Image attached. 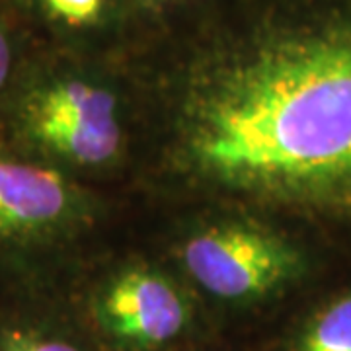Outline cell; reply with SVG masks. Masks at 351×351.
I'll return each mask as SVG.
<instances>
[{
  "instance_id": "7a4b0ae2",
  "label": "cell",
  "mask_w": 351,
  "mask_h": 351,
  "mask_svg": "<svg viewBox=\"0 0 351 351\" xmlns=\"http://www.w3.org/2000/svg\"><path fill=\"white\" fill-rule=\"evenodd\" d=\"M22 127L41 149L78 164L110 160L121 138L112 92L80 78L36 88L22 106Z\"/></svg>"
},
{
  "instance_id": "52a82bcc",
  "label": "cell",
  "mask_w": 351,
  "mask_h": 351,
  "mask_svg": "<svg viewBox=\"0 0 351 351\" xmlns=\"http://www.w3.org/2000/svg\"><path fill=\"white\" fill-rule=\"evenodd\" d=\"M43 14L64 27H88L104 12V0H38Z\"/></svg>"
},
{
  "instance_id": "5b68a950",
  "label": "cell",
  "mask_w": 351,
  "mask_h": 351,
  "mask_svg": "<svg viewBox=\"0 0 351 351\" xmlns=\"http://www.w3.org/2000/svg\"><path fill=\"white\" fill-rule=\"evenodd\" d=\"M101 311L115 334L137 343H162L184 328L186 306L166 279L129 271L113 283Z\"/></svg>"
},
{
  "instance_id": "9c48e42d",
  "label": "cell",
  "mask_w": 351,
  "mask_h": 351,
  "mask_svg": "<svg viewBox=\"0 0 351 351\" xmlns=\"http://www.w3.org/2000/svg\"><path fill=\"white\" fill-rule=\"evenodd\" d=\"M14 64V47L10 34L4 25V20L0 16V90L8 82Z\"/></svg>"
},
{
  "instance_id": "3957f363",
  "label": "cell",
  "mask_w": 351,
  "mask_h": 351,
  "mask_svg": "<svg viewBox=\"0 0 351 351\" xmlns=\"http://www.w3.org/2000/svg\"><path fill=\"white\" fill-rule=\"evenodd\" d=\"M184 262L209 293L223 299H244L267 293L289 279L297 267V256L269 234L223 226L189 240Z\"/></svg>"
},
{
  "instance_id": "6da1fadb",
  "label": "cell",
  "mask_w": 351,
  "mask_h": 351,
  "mask_svg": "<svg viewBox=\"0 0 351 351\" xmlns=\"http://www.w3.org/2000/svg\"><path fill=\"white\" fill-rule=\"evenodd\" d=\"M201 174L263 199L351 207V24L265 25L215 53L189 92Z\"/></svg>"
},
{
  "instance_id": "ba28073f",
  "label": "cell",
  "mask_w": 351,
  "mask_h": 351,
  "mask_svg": "<svg viewBox=\"0 0 351 351\" xmlns=\"http://www.w3.org/2000/svg\"><path fill=\"white\" fill-rule=\"evenodd\" d=\"M2 351H78L59 339L41 338L24 332H10L2 341Z\"/></svg>"
},
{
  "instance_id": "8992f818",
  "label": "cell",
  "mask_w": 351,
  "mask_h": 351,
  "mask_svg": "<svg viewBox=\"0 0 351 351\" xmlns=\"http://www.w3.org/2000/svg\"><path fill=\"white\" fill-rule=\"evenodd\" d=\"M302 351H351V297L339 299L318 316Z\"/></svg>"
},
{
  "instance_id": "277c9868",
  "label": "cell",
  "mask_w": 351,
  "mask_h": 351,
  "mask_svg": "<svg viewBox=\"0 0 351 351\" xmlns=\"http://www.w3.org/2000/svg\"><path fill=\"white\" fill-rule=\"evenodd\" d=\"M71 211V188L59 172L0 158V244L43 237L63 225Z\"/></svg>"
}]
</instances>
